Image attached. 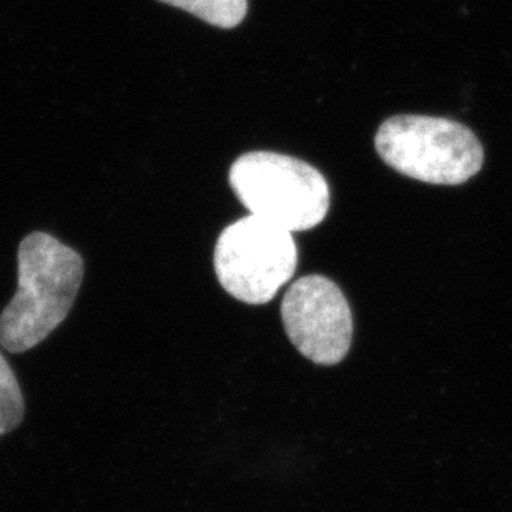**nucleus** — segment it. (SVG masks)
Masks as SVG:
<instances>
[{
  "instance_id": "nucleus-1",
  "label": "nucleus",
  "mask_w": 512,
  "mask_h": 512,
  "mask_svg": "<svg viewBox=\"0 0 512 512\" xmlns=\"http://www.w3.org/2000/svg\"><path fill=\"white\" fill-rule=\"evenodd\" d=\"M19 283L0 313V346L24 353L47 340L69 316L84 280V260L74 248L34 232L20 242Z\"/></svg>"
},
{
  "instance_id": "nucleus-2",
  "label": "nucleus",
  "mask_w": 512,
  "mask_h": 512,
  "mask_svg": "<svg viewBox=\"0 0 512 512\" xmlns=\"http://www.w3.org/2000/svg\"><path fill=\"white\" fill-rule=\"evenodd\" d=\"M228 180L252 215L291 233L318 227L330 210L325 177L288 155L245 153L233 163Z\"/></svg>"
},
{
  "instance_id": "nucleus-3",
  "label": "nucleus",
  "mask_w": 512,
  "mask_h": 512,
  "mask_svg": "<svg viewBox=\"0 0 512 512\" xmlns=\"http://www.w3.org/2000/svg\"><path fill=\"white\" fill-rule=\"evenodd\" d=\"M376 152L404 177L433 185H461L481 170L484 152L463 124L424 115H396L376 133Z\"/></svg>"
},
{
  "instance_id": "nucleus-4",
  "label": "nucleus",
  "mask_w": 512,
  "mask_h": 512,
  "mask_svg": "<svg viewBox=\"0 0 512 512\" xmlns=\"http://www.w3.org/2000/svg\"><path fill=\"white\" fill-rule=\"evenodd\" d=\"M298 248L293 233L248 215L218 237L215 273L228 295L265 305L295 275Z\"/></svg>"
},
{
  "instance_id": "nucleus-5",
  "label": "nucleus",
  "mask_w": 512,
  "mask_h": 512,
  "mask_svg": "<svg viewBox=\"0 0 512 512\" xmlns=\"http://www.w3.org/2000/svg\"><path fill=\"white\" fill-rule=\"evenodd\" d=\"M286 335L301 355L316 365L345 360L353 341V315L340 286L321 275L303 276L281 303Z\"/></svg>"
},
{
  "instance_id": "nucleus-6",
  "label": "nucleus",
  "mask_w": 512,
  "mask_h": 512,
  "mask_svg": "<svg viewBox=\"0 0 512 512\" xmlns=\"http://www.w3.org/2000/svg\"><path fill=\"white\" fill-rule=\"evenodd\" d=\"M163 4L187 10L198 19L222 29L237 27L247 15V0H160Z\"/></svg>"
},
{
  "instance_id": "nucleus-7",
  "label": "nucleus",
  "mask_w": 512,
  "mask_h": 512,
  "mask_svg": "<svg viewBox=\"0 0 512 512\" xmlns=\"http://www.w3.org/2000/svg\"><path fill=\"white\" fill-rule=\"evenodd\" d=\"M25 401L9 361L0 353V436L12 433L24 419Z\"/></svg>"
}]
</instances>
